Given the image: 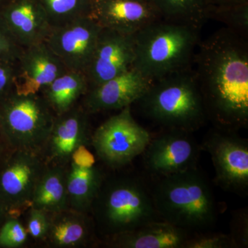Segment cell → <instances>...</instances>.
<instances>
[{
    "label": "cell",
    "instance_id": "6da1fadb",
    "mask_svg": "<svg viewBox=\"0 0 248 248\" xmlns=\"http://www.w3.org/2000/svg\"><path fill=\"white\" fill-rule=\"evenodd\" d=\"M194 71L208 120L237 131L248 124V48L242 35L226 28L199 42Z\"/></svg>",
    "mask_w": 248,
    "mask_h": 248
},
{
    "label": "cell",
    "instance_id": "7a4b0ae2",
    "mask_svg": "<svg viewBox=\"0 0 248 248\" xmlns=\"http://www.w3.org/2000/svg\"><path fill=\"white\" fill-rule=\"evenodd\" d=\"M156 179L150 188L162 221L191 233L210 231L216 224L219 205L208 178L198 168Z\"/></svg>",
    "mask_w": 248,
    "mask_h": 248
},
{
    "label": "cell",
    "instance_id": "3957f363",
    "mask_svg": "<svg viewBox=\"0 0 248 248\" xmlns=\"http://www.w3.org/2000/svg\"><path fill=\"white\" fill-rule=\"evenodd\" d=\"M201 28L159 19L134 35L133 68L151 81L189 69Z\"/></svg>",
    "mask_w": 248,
    "mask_h": 248
},
{
    "label": "cell",
    "instance_id": "277c9868",
    "mask_svg": "<svg viewBox=\"0 0 248 248\" xmlns=\"http://www.w3.org/2000/svg\"><path fill=\"white\" fill-rule=\"evenodd\" d=\"M138 102L146 117L164 129L193 133L208 121L191 68L155 80Z\"/></svg>",
    "mask_w": 248,
    "mask_h": 248
},
{
    "label": "cell",
    "instance_id": "5b68a950",
    "mask_svg": "<svg viewBox=\"0 0 248 248\" xmlns=\"http://www.w3.org/2000/svg\"><path fill=\"white\" fill-rule=\"evenodd\" d=\"M92 207L98 223L110 236L162 221L155 208L149 186L135 176L104 180Z\"/></svg>",
    "mask_w": 248,
    "mask_h": 248
},
{
    "label": "cell",
    "instance_id": "8992f818",
    "mask_svg": "<svg viewBox=\"0 0 248 248\" xmlns=\"http://www.w3.org/2000/svg\"><path fill=\"white\" fill-rule=\"evenodd\" d=\"M55 117L40 94L14 91L0 102V128L11 151L35 153L43 148Z\"/></svg>",
    "mask_w": 248,
    "mask_h": 248
},
{
    "label": "cell",
    "instance_id": "52a82bcc",
    "mask_svg": "<svg viewBox=\"0 0 248 248\" xmlns=\"http://www.w3.org/2000/svg\"><path fill=\"white\" fill-rule=\"evenodd\" d=\"M120 110L101 124L91 139L99 159L112 169L127 166L143 154L152 138L133 118L130 107Z\"/></svg>",
    "mask_w": 248,
    "mask_h": 248
},
{
    "label": "cell",
    "instance_id": "ba28073f",
    "mask_svg": "<svg viewBox=\"0 0 248 248\" xmlns=\"http://www.w3.org/2000/svg\"><path fill=\"white\" fill-rule=\"evenodd\" d=\"M201 150L208 152L215 170V182L223 190L239 196L248 192V142L236 131L214 128Z\"/></svg>",
    "mask_w": 248,
    "mask_h": 248
},
{
    "label": "cell",
    "instance_id": "9c48e42d",
    "mask_svg": "<svg viewBox=\"0 0 248 248\" xmlns=\"http://www.w3.org/2000/svg\"><path fill=\"white\" fill-rule=\"evenodd\" d=\"M192 134L179 129H165L151 138L142 154L149 174L158 178L197 168L201 146Z\"/></svg>",
    "mask_w": 248,
    "mask_h": 248
},
{
    "label": "cell",
    "instance_id": "30bf717a",
    "mask_svg": "<svg viewBox=\"0 0 248 248\" xmlns=\"http://www.w3.org/2000/svg\"><path fill=\"white\" fill-rule=\"evenodd\" d=\"M102 29L87 16L52 28L46 43L68 71L84 74Z\"/></svg>",
    "mask_w": 248,
    "mask_h": 248
},
{
    "label": "cell",
    "instance_id": "8fae6325",
    "mask_svg": "<svg viewBox=\"0 0 248 248\" xmlns=\"http://www.w3.org/2000/svg\"><path fill=\"white\" fill-rule=\"evenodd\" d=\"M34 152L12 151L0 166V202L11 215L30 203L35 186L45 171Z\"/></svg>",
    "mask_w": 248,
    "mask_h": 248
},
{
    "label": "cell",
    "instance_id": "7c38bea8",
    "mask_svg": "<svg viewBox=\"0 0 248 248\" xmlns=\"http://www.w3.org/2000/svg\"><path fill=\"white\" fill-rule=\"evenodd\" d=\"M135 58L134 35L102 29L84 72L89 90L128 71Z\"/></svg>",
    "mask_w": 248,
    "mask_h": 248
},
{
    "label": "cell",
    "instance_id": "4fadbf2b",
    "mask_svg": "<svg viewBox=\"0 0 248 248\" xmlns=\"http://www.w3.org/2000/svg\"><path fill=\"white\" fill-rule=\"evenodd\" d=\"M0 24L24 48L46 42L52 27L39 0H9L0 7Z\"/></svg>",
    "mask_w": 248,
    "mask_h": 248
},
{
    "label": "cell",
    "instance_id": "5bb4252c",
    "mask_svg": "<svg viewBox=\"0 0 248 248\" xmlns=\"http://www.w3.org/2000/svg\"><path fill=\"white\" fill-rule=\"evenodd\" d=\"M67 71L46 42L22 48L16 62L15 92L24 95L40 94Z\"/></svg>",
    "mask_w": 248,
    "mask_h": 248
},
{
    "label": "cell",
    "instance_id": "9a60e30c",
    "mask_svg": "<svg viewBox=\"0 0 248 248\" xmlns=\"http://www.w3.org/2000/svg\"><path fill=\"white\" fill-rule=\"evenodd\" d=\"M152 82L132 67L120 76L88 90L81 107L89 114L122 110L138 102Z\"/></svg>",
    "mask_w": 248,
    "mask_h": 248
},
{
    "label": "cell",
    "instance_id": "2e32d148",
    "mask_svg": "<svg viewBox=\"0 0 248 248\" xmlns=\"http://www.w3.org/2000/svg\"><path fill=\"white\" fill-rule=\"evenodd\" d=\"M91 17L102 29L127 35L161 19L149 0H93Z\"/></svg>",
    "mask_w": 248,
    "mask_h": 248
},
{
    "label": "cell",
    "instance_id": "e0dca14e",
    "mask_svg": "<svg viewBox=\"0 0 248 248\" xmlns=\"http://www.w3.org/2000/svg\"><path fill=\"white\" fill-rule=\"evenodd\" d=\"M89 114L76 106L61 115H55L45 146L50 161L56 166L70 161L72 153L89 141Z\"/></svg>",
    "mask_w": 248,
    "mask_h": 248
},
{
    "label": "cell",
    "instance_id": "ac0fdd59",
    "mask_svg": "<svg viewBox=\"0 0 248 248\" xmlns=\"http://www.w3.org/2000/svg\"><path fill=\"white\" fill-rule=\"evenodd\" d=\"M192 233L164 221L150 222L110 236V246L122 248H184Z\"/></svg>",
    "mask_w": 248,
    "mask_h": 248
},
{
    "label": "cell",
    "instance_id": "d6986e66",
    "mask_svg": "<svg viewBox=\"0 0 248 248\" xmlns=\"http://www.w3.org/2000/svg\"><path fill=\"white\" fill-rule=\"evenodd\" d=\"M54 214L46 235L52 246L76 248L86 244L91 237L92 227L84 213L67 209Z\"/></svg>",
    "mask_w": 248,
    "mask_h": 248
},
{
    "label": "cell",
    "instance_id": "ffe728a7",
    "mask_svg": "<svg viewBox=\"0 0 248 248\" xmlns=\"http://www.w3.org/2000/svg\"><path fill=\"white\" fill-rule=\"evenodd\" d=\"M88 90L89 86L84 73L67 71L52 81L40 94L53 113L59 115L76 107Z\"/></svg>",
    "mask_w": 248,
    "mask_h": 248
},
{
    "label": "cell",
    "instance_id": "44dd1931",
    "mask_svg": "<svg viewBox=\"0 0 248 248\" xmlns=\"http://www.w3.org/2000/svg\"><path fill=\"white\" fill-rule=\"evenodd\" d=\"M102 173L96 167L84 169L71 164L66 172L68 205L72 210L86 213L92 207L104 182Z\"/></svg>",
    "mask_w": 248,
    "mask_h": 248
},
{
    "label": "cell",
    "instance_id": "7402d4cb",
    "mask_svg": "<svg viewBox=\"0 0 248 248\" xmlns=\"http://www.w3.org/2000/svg\"><path fill=\"white\" fill-rule=\"evenodd\" d=\"M31 205L53 214L69 209L66 172L61 166L45 170L35 186Z\"/></svg>",
    "mask_w": 248,
    "mask_h": 248
},
{
    "label": "cell",
    "instance_id": "603a6c76",
    "mask_svg": "<svg viewBox=\"0 0 248 248\" xmlns=\"http://www.w3.org/2000/svg\"><path fill=\"white\" fill-rule=\"evenodd\" d=\"M161 19L201 28L207 19V0H149Z\"/></svg>",
    "mask_w": 248,
    "mask_h": 248
},
{
    "label": "cell",
    "instance_id": "cb8c5ba5",
    "mask_svg": "<svg viewBox=\"0 0 248 248\" xmlns=\"http://www.w3.org/2000/svg\"><path fill=\"white\" fill-rule=\"evenodd\" d=\"M93 0H39L52 28L91 16Z\"/></svg>",
    "mask_w": 248,
    "mask_h": 248
},
{
    "label": "cell",
    "instance_id": "d4e9b609",
    "mask_svg": "<svg viewBox=\"0 0 248 248\" xmlns=\"http://www.w3.org/2000/svg\"><path fill=\"white\" fill-rule=\"evenodd\" d=\"M208 18H216L226 24L228 29L241 35H247L248 31V7L246 3L222 5Z\"/></svg>",
    "mask_w": 248,
    "mask_h": 248
},
{
    "label": "cell",
    "instance_id": "484cf974",
    "mask_svg": "<svg viewBox=\"0 0 248 248\" xmlns=\"http://www.w3.org/2000/svg\"><path fill=\"white\" fill-rule=\"evenodd\" d=\"M27 229L21 222L9 215L0 228V248L22 247L27 241Z\"/></svg>",
    "mask_w": 248,
    "mask_h": 248
},
{
    "label": "cell",
    "instance_id": "4316f807",
    "mask_svg": "<svg viewBox=\"0 0 248 248\" xmlns=\"http://www.w3.org/2000/svg\"><path fill=\"white\" fill-rule=\"evenodd\" d=\"M184 248H233L229 234L210 231L190 234Z\"/></svg>",
    "mask_w": 248,
    "mask_h": 248
},
{
    "label": "cell",
    "instance_id": "83f0119b",
    "mask_svg": "<svg viewBox=\"0 0 248 248\" xmlns=\"http://www.w3.org/2000/svg\"><path fill=\"white\" fill-rule=\"evenodd\" d=\"M229 236L233 248L248 247V211L247 208L239 209L232 214L230 224Z\"/></svg>",
    "mask_w": 248,
    "mask_h": 248
},
{
    "label": "cell",
    "instance_id": "f1b7e54d",
    "mask_svg": "<svg viewBox=\"0 0 248 248\" xmlns=\"http://www.w3.org/2000/svg\"><path fill=\"white\" fill-rule=\"evenodd\" d=\"M48 214L45 210L32 207L29 211L26 229L34 239H43L48 234L50 221Z\"/></svg>",
    "mask_w": 248,
    "mask_h": 248
},
{
    "label": "cell",
    "instance_id": "f546056e",
    "mask_svg": "<svg viewBox=\"0 0 248 248\" xmlns=\"http://www.w3.org/2000/svg\"><path fill=\"white\" fill-rule=\"evenodd\" d=\"M16 60H0V102L15 91Z\"/></svg>",
    "mask_w": 248,
    "mask_h": 248
},
{
    "label": "cell",
    "instance_id": "4dcf8cb0",
    "mask_svg": "<svg viewBox=\"0 0 248 248\" xmlns=\"http://www.w3.org/2000/svg\"><path fill=\"white\" fill-rule=\"evenodd\" d=\"M22 48L17 45L9 37L4 28L0 24V60L1 59L17 58Z\"/></svg>",
    "mask_w": 248,
    "mask_h": 248
},
{
    "label": "cell",
    "instance_id": "1f68e13d",
    "mask_svg": "<svg viewBox=\"0 0 248 248\" xmlns=\"http://www.w3.org/2000/svg\"><path fill=\"white\" fill-rule=\"evenodd\" d=\"M70 161L79 168L89 169L95 166L94 155L88 150L86 145H81L72 153Z\"/></svg>",
    "mask_w": 248,
    "mask_h": 248
},
{
    "label": "cell",
    "instance_id": "d6a6232c",
    "mask_svg": "<svg viewBox=\"0 0 248 248\" xmlns=\"http://www.w3.org/2000/svg\"><path fill=\"white\" fill-rule=\"evenodd\" d=\"M11 151H12L9 148L0 128V166L2 164Z\"/></svg>",
    "mask_w": 248,
    "mask_h": 248
},
{
    "label": "cell",
    "instance_id": "836d02e7",
    "mask_svg": "<svg viewBox=\"0 0 248 248\" xmlns=\"http://www.w3.org/2000/svg\"><path fill=\"white\" fill-rule=\"evenodd\" d=\"M211 1L219 5V6H222V5L237 4L246 3V0H211Z\"/></svg>",
    "mask_w": 248,
    "mask_h": 248
},
{
    "label": "cell",
    "instance_id": "e575fe53",
    "mask_svg": "<svg viewBox=\"0 0 248 248\" xmlns=\"http://www.w3.org/2000/svg\"><path fill=\"white\" fill-rule=\"evenodd\" d=\"M9 216V212L6 207L0 202V228L3 224L6 218Z\"/></svg>",
    "mask_w": 248,
    "mask_h": 248
},
{
    "label": "cell",
    "instance_id": "d590c367",
    "mask_svg": "<svg viewBox=\"0 0 248 248\" xmlns=\"http://www.w3.org/2000/svg\"><path fill=\"white\" fill-rule=\"evenodd\" d=\"M7 1H9V0H0V7Z\"/></svg>",
    "mask_w": 248,
    "mask_h": 248
}]
</instances>
